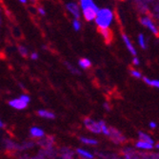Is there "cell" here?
I'll return each mask as SVG.
<instances>
[{
	"mask_svg": "<svg viewBox=\"0 0 159 159\" xmlns=\"http://www.w3.org/2000/svg\"><path fill=\"white\" fill-rule=\"evenodd\" d=\"M113 14L112 11L109 9H101L96 12V16L94 18L98 29H108L112 21Z\"/></svg>",
	"mask_w": 159,
	"mask_h": 159,
	"instance_id": "1",
	"label": "cell"
},
{
	"mask_svg": "<svg viewBox=\"0 0 159 159\" xmlns=\"http://www.w3.org/2000/svg\"><path fill=\"white\" fill-rule=\"evenodd\" d=\"M84 124H85L86 128L88 129H90L91 132H93L94 134H100L101 133V128H100L98 122H95V121L92 120L91 118H85Z\"/></svg>",
	"mask_w": 159,
	"mask_h": 159,
	"instance_id": "2",
	"label": "cell"
},
{
	"mask_svg": "<svg viewBox=\"0 0 159 159\" xmlns=\"http://www.w3.org/2000/svg\"><path fill=\"white\" fill-rule=\"evenodd\" d=\"M98 7L97 8H86L83 10V16L84 18L87 21H93L94 20L96 16V12L98 11Z\"/></svg>",
	"mask_w": 159,
	"mask_h": 159,
	"instance_id": "3",
	"label": "cell"
},
{
	"mask_svg": "<svg viewBox=\"0 0 159 159\" xmlns=\"http://www.w3.org/2000/svg\"><path fill=\"white\" fill-rule=\"evenodd\" d=\"M9 105L12 107L13 109H17V110H23L28 107V103L24 102L20 98H16V99L11 100L9 102Z\"/></svg>",
	"mask_w": 159,
	"mask_h": 159,
	"instance_id": "4",
	"label": "cell"
},
{
	"mask_svg": "<svg viewBox=\"0 0 159 159\" xmlns=\"http://www.w3.org/2000/svg\"><path fill=\"white\" fill-rule=\"evenodd\" d=\"M141 23L145 26V27H147V28H149L150 30L153 33V34H158V31H157V28L155 27V25H154V23L152 21V19L150 18V17H143V18H141Z\"/></svg>",
	"mask_w": 159,
	"mask_h": 159,
	"instance_id": "5",
	"label": "cell"
},
{
	"mask_svg": "<svg viewBox=\"0 0 159 159\" xmlns=\"http://www.w3.org/2000/svg\"><path fill=\"white\" fill-rule=\"evenodd\" d=\"M66 7H67L68 11L71 14H73V16L76 19H78L80 17V11H79V8H78L77 4H75V3H68Z\"/></svg>",
	"mask_w": 159,
	"mask_h": 159,
	"instance_id": "6",
	"label": "cell"
},
{
	"mask_svg": "<svg viewBox=\"0 0 159 159\" xmlns=\"http://www.w3.org/2000/svg\"><path fill=\"white\" fill-rule=\"evenodd\" d=\"M99 32L101 34V35L103 36V38L105 39L106 43L107 44H109V43H111V39H112V34L111 32L108 29H99Z\"/></svg>",
	"mask_w": 159,
	"mask_h": 159,
	"instance_id": "7",
	"label": "cell"
},
{
	"mask_svg": "<svg viewBox=\"0 0 159 159\" xmlns=\"http://www.w3.org/2000/svg\"><path fill=\"white\" fill-rule=\"evenodd\" d=\"M122 38H123V41L125 43V45L127 46L128 50L129 51V52H131L133 55H136V50L134 49V47L133 46L132 42L129 41V38L126 35V34H122Z\"/></svg>",
	"mask_w": 159,
	"mask_h": 159,
	"instance_id": "8",
	"label": "cell"
},
{
	"mask_svg": "<svg viewBox=\"0 0 159 159\" xmlns=\"http://www.w3.org/2000/svg\"><path fill=\"white\" fill-rule=\"evenodd\" d=\"M31 135L35 138H42L44 136V132H43V129H41L40 128L34 127L31 129Z\"/></svg>",
	"mask_w": 159,
	"mask_h": 159,
	"instance_id": "9",
	"label": "cell"
},
{
	"mask_svg": "<svg viewBox=\"0 0 159 159\" xmlns=\"http://www.w3.org/2000/svg\"><path fill=\"white\" fill-rule=\"evenodd\" d=\"M37 113H38L39 116L47 118V119H53L55 117V114H53L52 111H46V110H39L37 111Z\"/></svg>",
	"mask_w": 159,
	"mask_h": 159,
	"instance_id": "10",
	"label": "cell"
},
{
	"mask_svg": "<svg viewBox=\"0 0 159 159\" xmlns=\"http://www.w3.org/2000/svg\"><path fill=\"white\" fill-rule=\"evenodd\" d=\"M136 148H139V149H143V150H152L153 148V146L152 144L148 143V142H145V141H142V140H139L136 142L135 144Z\"/></svg>",
	"mask_w": 159,
	"mask_h": 159,
	"instance_id": "11",
	"label": "cell"
},
{
	"mask_svg": "<svg viewBox=\"0 0 159 159\" xmlns=\"http://www.w3.org/2000/svg\"><path fill=\"white\" fill-rule=\"evenodd\" d=\"M80 5L82 10L86 8H97V6L93 0H80Z\"/></svg>",
	"mask_w": 159,
	"mask_h": 159,
	"instance_id": "12",
	"label": "cell"
},
{
	"mask_svg": "<svg viewBox=\"0 0 159 159\" xmlns=\"http://www.w3.org/2000/svg\"><path fill=\"white\" fill-rule=\"evenodd\" d=\"M138 135H139L140 140L145 141V142H148V143L152 144V145H153V144H154V141L151 138V136H150L149 134H145V133H143V132H139V133H138Z\"/></svg>",
	"mask_w": 159,
	"mask_h": 159,
	"instance_id": "13",
	"label": "cell"
},
{
	"mask_svg": "<svg viewBox=\"0 0 159 159\" xmlns=\"http://www.w3.org/2000/svg\"><path fill=\"white\" fill-rule=\"evenodd\" d=\"M78 64H79V66L82 69H89V68L92 67V62L88 58H82V59H80Z\"/></svg>",
	"mask_w": 159,
	"mask_h": 159,
	"instance_id": "14",
	"label": "cell"
},
{
	"mask_svg": "<svg viewBox=\"0 0 159 159\" xmlns=\"http://www.w3.org/2000/svg\"><path fill=\"white\" fill-rule=\"evenodd\" d=\"M76 152H77V153H78L79 155H81L82 157H84V158H86V159H93V155L91 152H87V151H85V150L77 149Z\"/></svg>",
	"mask_w": 159,
	"mask_h": 159,
	"instance_id": "15",
	"label": "cell"
},
{
	"mask_svg": "<svg viewBox=\"0 0 159 159\" xmlns=\"http://www.w3.org/2000/svg\"><path fill=\"white\" fill-rule=\"evenodd\" d=\"M98 124H99V126H100V128H101V133H103L105 135H110V129H109V128L106 126L105 122H104V121H99Z\"/></svg>",
	"mask_w": 159,
	"mask_h": 159,
	"instance_id": "16",
	"label": "cell"
},
{
	"mask_svg": "<svg viewBox=\"0 0 159 159\" xmlns=\"http://www.w3.org/2000/svg\"><path fill=\"white\" fill-rule=\"evenodd\" d=\"M143 79H144V82L147 83V84L150 85V86L155 87V88H158V87H159V81H158L157 79H156V80H151V79L148 78V77H144Z\"/></svg>",
	"mask_w": 159,
	"mask_h": 159,
	"instance_id": "17",
	"label": "cell"
},
{
	"mask_svg": "<svg viewBox=\"0 0 159 159\" xmlns=\"http://www.w3.org/2000/svg\"><path fill=\"white\" fill-rule=\"evenodd\" d=\"M80 141L84 144H88V145H97V140L94 139H90V138H86V137H81Z\"/></svg>",
	"mask_w": 159,
	"mask_h": 159,
	"instance_id": "18",
	"label": "cell"
},
{
	"mask_svg": "<svg viewBox=\"0 0 159 159\" xmlns=\"http://www.w3.org/2000/svg\"><path fill=\"white\" fill-rule=\"evenodd\" d=\"M138 43L139 45L142 49H146L147 46H146V42H145V37H144V35L142 34H140L138 35Z\"/></svg>",
	"mask_w": 159,
	"mask_h": 159,
	"instance_id": "19",
	"label": "cell"
},
{
	"mask_svg": "<svg viewBox=\"0 0 159 159\" xmlns=\"http://www.w3.org/2000/svg\"><path fill=\"white\" fill-rule=\"evenodd\" d=\"M65 65L67 66V68L69 69V70H70L73 74H75V75H80V71H79L76 68H75L71 64H70V63H68V62H65Z\"/></svg>",
	"mask_w": 159,
	"mask_h": 159,
	"instance_id": "20",
	"label": "cell"
},
{
	"mask_svg": "<svg viewBox=\"0 0 159 159\" xmlns=\"http://www.w3.org/2000/svg\"><path fill=\"white\" fill-rule=\"evenodd\" d=\"M73 26H74V29L76 31V32H78L79 30H80V28H81V23H80V21L78 20V19H75L74 20V22H73Z\"/></svg>",
	"mask_w": 159,
	"mask_h": 159,
	"instance_id": "21",
	"label": "cell"
},
{
	"mask_svg": "<svg viewBox=\"0 0 159 159\" xmlns=\"http://www.w3.org/2000/svg\"><path fill=\"white\" fill-rule=\"evenodd\" d=\"M131 75H132V76H134V77H135V78H141L142 77V75H141V73L140 71H138V70H132L131 71Z\"/></svg>",
	"mask_w": 159,
	"mask_h": 159,
	"instance_id": "22",
	"label": "cell"
},
{
	"mask_svg": "<svg viewBox=\"0 0 159 159\" xmlns=\"http://www.w3.org/2000/svg\"><path fill=\"white\" fill-rule=\"evenodd\" d=\"M18 51H19V52H20V54H21L22 56H27V54H28V50H27L24 46H19Z\"/></svg>",
	"mask_w": 159,
	"mask_h": 159,
	"instance_id": "23",
	"label": "cell"
},
{
	"mask_svg": "<svg viewBox=\"0 0 159 159\" xmlns=\"http://www.w3.org/2000/svg\"><path fill=\"white\" fill-rule=\"evenodd\" d=\"M21 100H23L24 102H26V103H29L31 101V98H30V96L29 95H27V94H22L20 97H19Z\"/></svg>",
	"mask_w": 159,
	"mask_h": 159,
	"instance_id": "24",
	"label": "cell"
},
{
	"mask_svg": "<svg viewBox=\"0 0 159 159\" xmlns=\"http://www.w3.org/2000/svg\"><path fill=\"white\" fill-rule=\"evenodd\" d=\"M31 58L34 59V60H37V59H38V54H37L36 52H33V53L31 54Z\"/></svg>",
	"mask_w": 159,
	"mask_h": 159,
	"instance_id": "25",
	"label": "cell"
},
{
	"mask_svg": "<svg viewBox=\"0 0 159 159\" xmlns=\"http://www.w3.org/2000/svg\"><path fill=\"white\" fill-rule=\"evenodd\" d=\"M38 12L41 14V16H46V11L43 8H38Z\"/></svg>",
	"mask_w": 159,
	"mask_h": 159,
	"instance_id": "26",
	"label": "cell"
},
{
	"mask_svg": "<svg viewBox=\"0 0 159 159\" xmlns=\"http://www.w3.org/2000/svg\"><path fill=\"white\" fill-rule=\"evenodd\" d=\"M134 65H139L140 64V61H139V59L137 58V57H134Z\"/></svg>",
	"mask_w": 159,
	"mask_h": 159,
	"instance_id": "27",
	"label": "cell"
},
{
	"mask_svg": "<svg viewBox=\"0 0 159 159\" xmlns=\"http://www.w3.org/2000/svg\"><path fill=\"white\" fill-rule=\"evenodd\" d=\"M150 128H152V129H154V128H156V123L155 122H150Z\"/></svg>",
	"mask_w": 159,
	"mask_h": 159,
	"instance_id": "28",
	"label": "cell"
},
{
	"mask_svg": "<svg viewBox=\"0 0 159 159\" xmlns=\"http://www.w3.org/2000/svg\"><path fill=\"white\" fill-rule=\"evenodd\" d=\"M104 107L106 108V110H108V111L110 110V107H109V105H108V103H105V104H104Z\"/></svg>",
	"mask_w": 159,
	"mask_h": 159,
	"instance_id": "29",
	"label": "cell"
},
{
	"mask_svg": "<svg viewBox=\"0 0 159 159\" xmlns=\"http://www.w3.org/2000/svg\"><path fill=\"white\" fill-rule=\"evenodd\" d=\"M3 127H4V124L1 120H0V128H3Z\"/></svg>",
	"mask_w": 159,
	"mask_h": 159,
	"instance_id": "30",
	"label": "cell"
},
{
	"mask_svg": "<svg viewBox=\"0 0 159 159\" xmlns=\"http://www.w3.org/2000/svg\"><path fill=\"white\" fill-rule=\"evenodd\" d=\"M19 1H20L21 3H23V4H25V3L27 2V0H19Z\"/></svg>",
	"mask_w": 159,
	"mask_h": 159,
	"instance_id": "31",
	"label": "cell"
},
{
	"mask_svg": "<svg viewBox=\"0 0 159 159\" xmlns=\"http://www.w3.org/2000/svg\"><path fill=\"white\" fill-rule=\"evenodd\" d=\"M158 147H159V144H156V146H155V148H156V149H158Z\"/></svg>",
	"mask_w": 159,
	"mask_h": 159,
	"instance_id": "32",
	"label": "cell"
}]
</instances>
